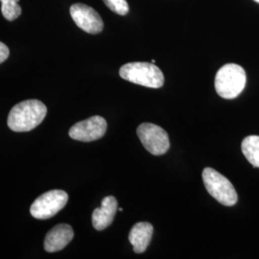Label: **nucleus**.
<instances>
[{
    "mask_svg": "<svg viewBox=\"0 0 259 259\" xmlns=\"http://www.w3.org/2000/svg\"><path fill=\"white\" fill-rule=\"evenodd\" d=\"M1 1V12L5 19L13 21L18 19L22 10L19 5V0H0Z\"/></svg>",
    "mask_w": 259,
    "mask_h": 259,
    "instance_id": "obj_13",
    "label": "nucleus"
},
{
    "mask_svg": "<svg viewBox=\"0 0 259 259\" xmlns=\"http://www.w3.org/2000/svg\"><path fill=\"white\" fill-rule=\"evenodd\" d=\"M108 8L119 16H125L129 13V5L126 0H103Z\"/></svg>",
    "mask_w": 259,
    "mask_h": 259,
    "instance_id": "obj_14",
    "label": "nucleus"
},
{
    "mask_svg": "<svg viewBox=\"0 0 259 259\" xmlns=\"http://www.w3.org/2000/svg\"><path fill=\"white\" fill-rule=\"evenodd\" d=\"M106 131L107 121L101 116L95 115L73 125L69 130V137L78 141L91 142L101 139Z\"/></svg>",
    "mask_w": 259,
    "mask_h": 259,
    "instance_id": "obj_7",
    "label": "nucleus"
},
{
    "mask_svg": "<svg viewBox=\"0 0 259 259\" xmlns=\"http://www.w3.org/2000/svg\"><path fill=\"white\" fill-rule=\"evenodd\" d=\"M138 136L144 148L155 156L164 155L170 147L166 131L152 123H142L138 128Z\"/></svg>",
    "mask_w": 259,
    "mask_h": 259,
    "instance_id": "obj_6",
    "label": "nucleus"
},
{
    "mask_svg": "<svg viewBox=\"0 0 259 259\" xmlns=\"http://www.w3.org/2000/svg\"><path fill=\"white\" fill-rule=\"evenodd\" d=\"M203 181L205 189L220 204L232 206L237 202V193L232 183L212 168H204Z\"/></svg>",
    "mask_w": 259,
    "mask_h": 259,
    "instance_id": "obj_4",
    "label": "nucleus"
},
{
    "mask_svg": "<svg viewBox=\"0 0 259 259\" xmlns=\"http://www.w3.org/2000/svg\"><path fill=\"white\" fill-rule=\"evenodd\" d=\"M74 236L72 228L67 224H60L50 230L45 238V250L56 252L64 250Z\"/></svg>",
    "mask_w": 259,
    "mask_h": 259,
    "instance_id": "obj_9",
    "label": "nucleus"
},
{
    "mask_svg": "<svg viewBox=\"0 0 259 259\" xmlns=\"http://www.w3.org/2000/svg\"><path fill=\"white\" fill-rule=\"evenodd\" d=\"M118 209L117 200L113 196L105 197L101 206L96 208L93 213V225L95 230L104 231L110 227Z\"/></svg>",
    "mask_w": 259,
    "mask_h": 259,
    "instance_id": "obj_10",
    "label": "nucleus"
},
{
    "mask_svg": "<svg viewBox=\"0 0 259 259\" xmlns=\"http://www.w3.org/2000/svg\"><path fill=\"white\" fill-rule=\"evenodd\" d=\"M242 152L253 167L259 168V137L249 136L242 142Z\"/></svg>",
    "mask_w": 259,
    "mask_h": 259,
    "instance_id": "obj_12",
    "label": "nucleus"
},
{
    "mask_svg": "<svg viewBox=\"0 0 259 259\" xmlns=\"http://www.w3.org/2000/svg\"><path fill=\"white\" fill-rule=\"evenodd\" d=\"M254 1H255V2H257V3H259V0H254Z\"/></svg>",
    "mask_w": 259,
    "mask_h": 259,
    "instance_id": "obj_16",
    "label": "nucleus"
},
{
    "mask_svg": "<svg viewBox=\"0 0 259 259\" xmlns=\"http://www.w3.org/2000/svg\"><path fill=\"white\" fill-rule=\"evenodd\" d=\"M154 232L153 226L147 222L136 224L129 234L130 243L133 245L135 252L142 253L148 248Z\"/></svg>",
    "mask_w": 259,
    "mask_h": 259,
    "instance_id": "obj_11",
    "label": "nucleus"
},
{
    "mask_svg": "<svg viewBox=\"0 0 259 259\" xmlns=\"http://www.w3.org/2000/svg\"><path fill=\"white\" fill-rule=\"evenodd\" d=\"M68 202V195L64 190H50L40 195L30 207L31 215L38 219L46 220L55 216Z\"/></svg>",
    "mask_w": 259,
    "mask_h": 259,
    "instance_id": "obj_5",
    "label": "nucleus"
},
{
    "mask_svg": "<svg viewBox=\"0 0 259 259\" xmlns=\"http://www.w3.org/2000/svg\"><path fill=\"white\" fill-rule=\"evenodd\" d=\"M121 78L131 83L147 87L151 89H159L164 83L162 71L153 63H129L121 66L119 70Z\"/></svg>",
    "mask_w": 259,
    "mask_h": 259,
    "instance_id": "obj_3",
    "label": "nucleus"
},
{
    "mask_svg": "<svg viewBox=\"0 0 259 259\" xmlns=\"http://www.w3.org/2000/svg\"><path fill=\"white\" fill-rule=\"evenodd\" d=\"M70 16L76 25L89 34H99L104 28L102 19L95 10L82 3L70 7Z\"/></svg>",
    "mask_w": 259,
    "mask_h": 259,
    "instance_id": "obj_8",
    "label": "nucleus"
},
{
    "mask_svg": "<svg viewBox=\"0 0 259 259\" xmlns=\"http://www.w3.org/2000/svg\"><path fill=\"white\" fill-rule=\"evenodd\" d=\"M247 76L244 68L236 64L222 66L215 76V90L222 98L234 99L245 89Z\"/></svg>",
    "mask_w": 259,
    "mask_h": 259,
    "instance_id": "obj_2",
    "label": "nucleus"
},
{
    "mask_svg": "<svg viewBox=\"0 0 259 259\" xmlns=\"http://www.w3.org/2000/svg\"><path fill=\"white\" fill-rule=\"evenodd\" d=\"M10 55V50L6 45L0 41V64L5 62Z\"/></svg>",
    "mask_w": 259,
    "mask_h": 259,
    "instance_id": "obj_15",
    "label": "nucleus"
},
{
    "mask_svg": "<svg viewBox=\"0 0 259 259\" xmlns=\"http://www.w3.org/2000/svg\"><path fill=\"white\" fill-rule=\"evenodd\" d=\"M47 106L38 100H25L16 105L9 113L8 126L14 132H29L47 116Z\"/></svg>",
    "mask_w": 259,
    "mask_h": 259,
    "instance_id": "obj_1",
    "label": "nucleus"
}]
</instances>
